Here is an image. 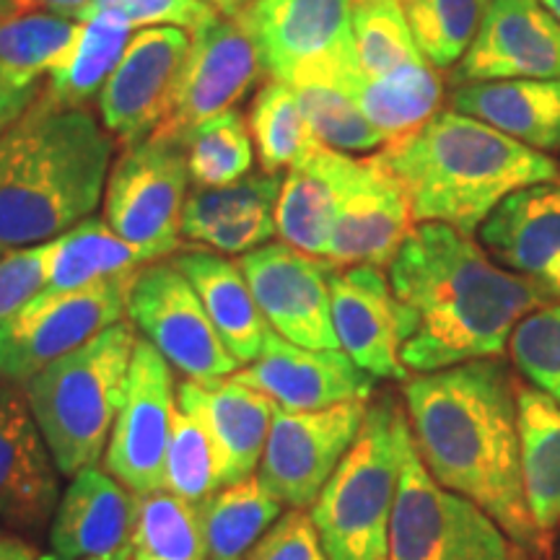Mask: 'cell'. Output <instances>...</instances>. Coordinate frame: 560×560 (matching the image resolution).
Listing matches in <instances>:
<instances>
[{"instance_id":"17","label":"cell","mask_w":560,"mask_h":560,"mask_svg":"<svg viewBox=\"0 0 560 560\" xmlns=\"http://www.w3.org/2000/svg\"><path fill=\"white\" fill-rule=\"evenodd\" d=\"M60 470L21 384H0V524L37 537L60 503Z\"/></svg>"},{"instance_id":"47","label":"cell","mask_w":560,"mask_h":560,"mask_svg":"<svg viewBox=\"0 0 560 560\" xmlns=\"http://www.w3.org/2000/svg\"><path fill=\"white\" fill-rule=\"evenodd\" d=\"M39 86L19 89L13 86L5 75H0V136H3V132L32 107L34 100L39 96Z\"/></svg>"},{"instance_id":"24","label":"cell","mask_w":560,"mask_h":560,"mask_svg":"<svg viewBox=\"0 0 560 560\" xmlns=\"http://www.w3.org/2000/svg\"><path fill=\"white\" fill-rule=\"evenodd\" d=\"M136 493L102 467L70 478L50 524V548L62 560H94L130 548Z\"/></svg>"},{"instance_id":"18","label":"cell","mask_w":560,"mask_h":560,"mask_svg":"<svg viewBox=\"0 0 560 560\" xmlns=\"http://www.w3.org/2000/svg\"><path fill=\"white\" fill-rule=\"evenodd\" d=\"M416 226L402 185L380 159H355L342 185L327 260L335 268H389Z\"/></svg>"},{"instance_id":"31","label":"cell","mask_w":560,"mask_h":560,"mask_svg":"<svg viewBox=\"0 0 560 560\" xmlns=\"http://www.w3.org/2000/svg\"><path fill=\"white\" fill-rule=\"evenodd\" d=\"M47 285L50 291H73L96 280L122 276L149 265V257L107 226V221L89 215L66 234L45 242Z\"/></svg>"},{"instance_id":"1","label":"cell","mask_w":560,"mask_h":560,"mask_svg":"<svg viewBox=\"0 0 560 560\" xmlns=\"http://www.w3.org/2000/svg\"><path fill=\"white\" fill-rule=\"evenodd\" d=\"M387 278L400 361L416 374L501 355L514 327L550 299L446 223H416Z\"/></svg>"},{"instance_id":"48","label":"cell","mask_w":560,"mask_h":560,"mask_svg":"<svg viewBox=\"0 0 560 560\" xmlns=\"http://www.w3.org/2000/svg\"><path fill=\"white\" fill-rule=\"evenodd\" d=\"M91 0H5L3 11L13 13H58L73 19Z\"/></svg>"},{"instance_id":"40","label":"cell","mask_w":560,"mask_h":560,"mask_svg":"<svg viewBox=\"0 0 560 560\" xmlns=\"http://www.w3.org/2000/svg\"><path fill=\"white\" fill-rule=\"evenodd\" d=\"M283 174L257 172L223 187H192L182 210V240L195 244L208 229L257 210H276Z\"/></svg>"},{"instance_id":"52","label":"cell","mask_w":560,"mask_h":560,"mask_svg":"<svg viewBox=\"0 0 560 560\" xmlns=\"http://www.w3.org/2000/svg\"><path fill=\"white\" fill-rule=\"evenodd\" d=\"M94 560H130V548H125L120 552H115V556H107V558H94Z\"/></svg>"},{"instance_id":"36","label":"cell","mask_w":560,"mask_h":560,"mask_svg":"<svg viewBox=\"0 0 560 560\" xmlns=\"http://www.w3.org/2000/svg\"><path fill=\"white\" fill-rule=\"evenodd\" d=\"M247 125L262 172L268 174H283V170L319 145L296 100V91L283 81L270 79L262 83L252 100Z\"/></svg>"},{"instance_id":"5","label":"cell","mask_w":560,"mask_h":560,"mask_svg":"<svg viewBox=\"0 0 560 560\" xmlns=\"http://www.w3.org/2000/svg\"><path fill=\"white\" fill-rule=\"evenodd\" d=\"M138 338L132 322L122 319L21 384L66 478L104 457L125 400Z\"/></svg>"},{"instance_id":"42","label":"cell","mask_w":560,"mask_h":560,"mask_svg":"<svg viewBox=\"0 0 560 560\" xmlns=\"http://www.w3.org/2000/svg\"><path fill=\"white\" fill-rule=\"evenodd\" d=\"M511 359L560 408V306H540L514 327Z\"/></svg>"},{"instance_id":"32","label":"cell","mask_w":560,"mask_h":560,"mask_svg":"<svg viewBox=\"0 0 560 560\" xmlns=\"http://www.w3.org/2000/svg\"><path fill=\"white\" fill-rule=\"evenodd\" d=\"M198 511L206 560H247L285 506L255 475L223 486Z\"/></svg>"},{"instance_id":"23","label":"cell","mask_w":560,"mask_h":560,"mask_svg":"<svg viewBox=\"0 0 560 560\" xmlns=\"http://www.w3.org/2000/svg\"><path fill=\"white\" fill-rule=\"evenodd\" d=\"M480 244L503 268L560 299V179L509 195L480 226Z\"/></svg>"},{"instance_id":"45","label":"cell","mask_w":560,"mask_h":560,"mask_svg":"<svg viewBox=\"0 0 560 560\" xmlns=\"http://www.w3.org/2000/svg\"><path fill=\"white\" fill-rule=\"evenodd\" d=\"M45 244L9 252V255L0 257V322L11 317L39 291H45Z\"/></svg>"},{"instance_id":"27","label":"cell","mask_w":560,"mask_h":560,"mask_svg":"<svg viewBox=\"0 0 560 560\" xmlns=\"http://www.w3.org/2000/svg\"><path fill=\"white\" fill-rule=\"evenodd\" d=\"M359 81V52H353L299 70L289 83L296 91V100L314 138L327 149L371 153L387 145L382 132L366 120L359 107V100H355Z\"/></svg>"},{"instance_id":"22","label":"cell","mask_w":560,"mask_h":560,"mask_svg":"<svg viewBox=\"0 0 560 560\" xmlns=\"http://www.w3.org/2000/svg\"><path fill=\"white\" fill-rule=\"evenodd\" d=\"M177 405L206 425L219 454L223 486L255 478L278 408L270 397L234 376L219 382L185 380L177 384Z\"/></svg>"},{"instance_id":"51","label":"cell","mask_w":560,"mask_h":560,"mask_svg":"<svg viewBox=\"0 0 560 560\" xmlns=\"http://www.w3.org/2000/svg\"><path fill=\"white\" fill-rule=\"evenodd\" d=\"M542 5L552 13V19H556L560 24V0H542Z\"/></svg>"},{"instance_id":"50","label":"cell","mask_w":560,"mask_h":560,"mask_svg":"<svg viewBox=\"0 0 560 560\" xmlns=\"http://www.w3.org/2000/svg\"><path fill=\"white\" fill-rule=\"evenodd\" d=\"M206 3L213 5V9L219 11L221 16H234V13L240 11L242 5L247 3V0H206Z\"/></svg>"},{"instance_id":"29","label":"cell","mask_w":560,"mask_h":560,"mask_svg":"<svg viewBox=\"0 0 560 560\" xmlns=\"http://www.w3.org/2000/svg\"><path fill=\"white\" fill-rule=\"evenodd\" d=\"M524 495L532 520L548 535L560 524V408L537 387L520 384Z\"/></svg>"},{"instance_id":"39","label":"cell","mask_w":560,"mask_h":560,"mask_svg":"<svg viewBox=\"0 0 560 560\" xmlns=\"http://www.w3.org/2000/svg\"><path fill=\"white\" fill-rule=\"evenodd\" d=\"M187 166L195 187H223L252 174L255 143L240 109L213 117L187 138Z\"/></svg>"},{"instance_id":"30","label":"cell","mask_w":560,"mask_h":560,"mask_svg":"<svg viewBox=\"0 0 560 560\" xmlns=\"http://www.w3.org/2000/svg\"><path fill=\"white\" fill-rule=\"evenodd\" d=\"M132 26L117 16L83 21L79 39L58 66L47 73L37 104L47 109H81L91 96L100 94L112 70L120 62L132 37Z\"/></svg>"},{"instance_id":"25","label":"cell","mask_w":560,"mask_h":560,"mask_svg":"<svg viewBox=\"0 0 560 560\" xmlns=\"http://www.w3.org/2000/svg\"><path fill=\"white\" fill-rule=\"evenodd\" d=\"M353 161L350 153L319 143L285 170L276 202V234L280 242L327 260L340 192Z\"/></svg>"},{"instance_id":"7","label":"cell","mask_w":560,"mask_h":560,"mask_svg":"<svg viewBox=\"0 0 560 560\" xmlns=\"http://www.w3.org/2000/svg\"><path fill=\"white\" fill-rule=\"evenodd\" d=\"M389 560H527L480 506L439 486L408 431L389 529Z\"/></svg>"},{"instance_id":"26","label":"cell","mask_w":560,"mask_h":560,"mask_svg":"<svg viewBox=\"0 0 560 560\" xmlns=\"http://www.w3.org/2000/svg\"><path fill=\"white\" fill-rule=\"evenodd\" d=\"M452 109L532 151H560V79L462 83L452 91Z\"/></svg>"},{"instance_id":"14","label":"cell","mask_w":560,"mask_h":560,"mask_svg":"<svg viewBox=\"0 0 560 560\" xmlns=\"http://www.w3.org/2000/svg\"><path fill=\"white\" fill-rule=\"evenodd\" d=\"M240 268L272 332L304 348H340L332 325L330 260L278 240L244 255Z\"/></svg>"},{"instance_id":"56","label":"cell","mask_w":560,"mask_h":560,"mask_svg":"<svg viewBox=\"0 0 560 560\" xmlns=\"http://www.w3.org/2000/svg\"><path fill=\"white\" fill-rule=\"evenodd\" d=\"M0 535H3V529H0Z\"/></svg>"},{"instance_id":"9","label":"cell","mask_w":560,"mask_h":560,"mask_svg":"<svg viewBox=\"0 0 560 560\" xmlns=\"http://www.w3.org/2000/svg\"><path fill=\"white\" fill-rule=\"evenodd\" d=\"M187 187L190 166L185 145L159 138L128 145L109 170L102 219L120 240L143 252L149 262L166 260L177 255L182 242Z\"/></svg>"},{"instance_id":"35","label":"cell","mask_w":560,"mask_h":560,"mask_svg":"<svg viewBox=\"0 0 560 560\" xmlns=\"http://www.w3.org/2000/svg\"><path fill=\"white\" fill-rule=\"evenodd\" d=\"M130 560H206L198 506L164 488L136 495Z\"/></svg>"},{"instance_id":"21","label":"cell","mask_w":560,"mask_h":560,"mask_svg":"<svg viewBox=\"0 0 560 560\" xmlns=\"http://www.w3.org/2000/svg\"><path fill=\"white\" fill-rule=\"evenodd\" d=\"M332 325L340 350L374 380H408L400 361L395 296L382 268L355 265L330 272Z\"/></svg>"},{"instance_id":"55","label":"cell","mask_w":560,"mask_h":560,"mask_svg":"<svg viewBox=\"0 0 560 560\" xmlns=\"http://www.w3.org/2000/svg\"><path fill=\"white\" fill-rule=\"evenodd\" d=\"M556 560H560V556H556Z\"/></svg>"},{"instance_id":"10","label":"cell","mask_w":560,"mask_h":560,"mask_svg":"<svg viewBox=\"0 0 560 560\" xmlns=\"http://www.w3.org/2000/svg\"><path fill=\"white\" fill-rule=\"evenodd\" d=\"M128 319L185 380L219 382L242 369L174 260L140 268L130 291Z\"/></svg>"},{"instance_id":"13","label":"cell","mask_w":560,"mask_h":560,"mask_svg":"<svg viewBox=\"0 0 560 560\" xmlns=\"http://www.w3.org/2000/svg\"><path fill=\"white\" fill-rule=\"evenodd\" d=\"M265 73L255 39L234 16H221L192 37L177 89L151 138L187 145L200 125L234 109Z\"/></svg>"},{"instance_id":"53","label":"cell","mask_w":560,"mask_h":560,"mask_svg":"<svg viewBox=\"0 0 560 560\" xmlns=\"http://www.w3.org/2000/svg\"><path fill=\"white\" fill-rule=\"evenodd\" d=\"M39 560H62L60 556H58V552H42V556H39Z\"/></svg>"},{"instance_id":"34","label":"cell","mask_w":560,"mask_h":560,"mask_svg":"<svg viewBox=\"0 0 560 560\" xmlns=\"http://www.w3.org/2000/svg\"><path fill=\"white\" fill-rule=\"evenodd\" d=\"M355 100L366 120L382 132L389 145L423 128L436 115L444 100V83L429 62L376 81L363 79L361 73Z\"/></svg>"},{"instance_id":"15","label":"cell","mask_w":560,"mask_h":560,"mask_svg":"<svg viewBox=\"0 0 560 560\" xmlns=\"http://www.w3.org/2000/svg\"><path fill=\"white\" fill-rule=\"evenodd\" d=\"M190 47L192 37L177 26H151L130 37L120 62L96 96L102 128L125 149L156 132Z\"/></svg>"},{"instance_id":"8","label":"cell","mask_w":560,"mask_h":560,"mask_svg":"<svg viewBox=\"0 0 560 560\" xmlns=\"http://www.w3.org/2000/svg\"><path fill=\"white\" fill-rule=\"evenodd\" d=\"M138 270L73 291H39L0 322V376L26 384L52 361L117 325L128 314Z\"/></svg>"},{"instance_id":"44","label":"cell","mask_w":560,"mask_h":560,"mask_svg":"<svg viewBox=\"0 0 560 560\" xmlns=\"http://www.w3.org/2000/svg\"><path fill=\"white\" fill-rule=\"evenodd\" d=\"M247 560H330L306 509H285Z\"/></svg>"},{"instance_id":"33","label":"cell","mask_w":560,"mask_h":560,"mask_svg":"<svg viewBox=\"0 0 560 560\" xmlns=\"http://www.w3.org/2000/svg\"><path fill=\"white\" fill-rule=\"evenodd\" d=\"M83 21L58 13H13L0 9V75L13 86L34 89L79 39Z\"/></svg>"},{"instance_id":"43","label":"cell","mask_w":560,"mask_h":560,"mask_svg":"<svg viewBox=\"0 0 560 560\" xmlns=\"http://www.w3.org/2000/svg\"><path fill=\"white\" fill-rule=\"evenodd\" d=\"M96 16H117L132 30L151 26H177L190 37L221 19V13L206 0H91L75 13V21Z\"/></svg>"},{"instance_id":"41","label":"cell","mask_w":560,"mask_h":560,"mask_svg":"<svg viewBox=\"0 0 560 560\" xmlns=\"http://www.w3.org/2000/svg\"><path fill=\"white\" fill-rule=\"evenodd\" d=\"M223 488L219 454L210 441L206 425L185 410L174 412L172 436L166 446L164 490L179 495L192 506H202L210 495Z\"/></svg>"},{"instance_id":"46","label":"cell","mask_w":560,"mask_h":560,"mask_svg":"<svg viewBox=\"0 0 560 560\" xmlns=\"http://www.w3.org/2000/svg\"><path fill=\"white\" fill-rule=\"evenodd\" d=\"M276 234V210H257V213L242 215V219L219 223L208 229L192 247L219 252V255H249V252L265 247Z\"/></svg>"},{"instance_id":"49","label":"cell","mask_w":560,"mask_h":560,"mask_svg":"<svg viewBox=\"0 0 560 560\" xmlns=\"http://www.w3.org/2000/svg\"><path fill=\"white\" fill-rule=\"evenodd\" d=\"M42 552H37L32 542H26L19 535H0V560H39Z\"/></svg>"},{"instance_id":"37","label":"cell","mask_w":560,"mask_h":560,"mask_svg":"<svg viewBox=\"0 0 560 560\" xmlns=\"http://www.w3.org/2000/svg\"><path fill=\"white\" fill-rule=\"evenodd\" d=\"M353 37L363 79H387L425 66L400 0H353Z\"/></svg>"},{"instance_id":"28","label":"cell","mask_w":560,"mask_h":560,"mask_svg":"<svg viewBox=\"0 0 560 560\" xmlns=\"http://www.w3.org/2000/svg\"><path fill=\"white\" fill-rule=\"evenodd\" d=\"M172 260L198 291L210 322L219 330L221 340L226 342L229 353L240 361V366L255 361L265 340H268L270 325L257 306L255 296H252L240 262L200 247L177 252V255H172Z\"/></svg>"},{"instance_id":"3","label":"cell","mask_w":560,"mask_h":560,"mask_svg":"<svg viewBox=\"0 0 560 560\" xmlns=\"http://www.w3.org/2000/svg\"><path fill=\"white\" fill-rule=\"evenodd\" d=\"M112 140L86 107L34 104L0 136V257L66 234L104 200Z\"/></svg>"},{"instance_id":"38","label":"cell","mask_w":560,"mask_h":560,"mask_svg":"<svg viewBox=\"0 0 560 560\" xmlns=\"http://www.w3.org/2000/svg\"><path fill=\"white\" fill-rule=\"evenodd\" d=\"M418 50L429 66L454 68L470 50L490 0H400Z\"/></svg>"},{"instance_id":"16","label":"cell","mask_w":560,"mask_h":560,"mask_svg":"<svg viewBox=\"0 0 560 560\" xmlns=\"http://www.w3.org/2000/svg\"><path fill=\"white\" fill-rule=\"evenodd\" d=\"M234 19L255 39L265 73L291 83L299 70L353 55V0H247Z\"/></svg>"},{"instance_id":"4","label":"cell","mask_w":560,"mask_h":560,"mask_svg":"<svg viewBox=\"0 0 560 560\" xmlns=\"http://www.w3.org/2000/svg\"><path fill=\"white\" fill-rule=\"evenodd\" d=\"M402 185L416 223H446L472 236L509 195L558 179L552 156L475 117L441 109L423 128L374 153Z\"/></svg>"},{"instance_id":"12","label":"cell","mask_w":560,"mask_h":560,"mask_svg":"<svg viewBox=\"0 0 560 560\" xmlns=\"http://www.w3.org/2000/svg\"><path fill=\"white\" fill-rule=\"evenodd\" d=\"M177 412L174 369L149 340L138 338L132 350L122 408L112 425L104 470L130 493L143 495L164 488L166 446Z\"/></svg>"},{"instance_id":"19","label":"cell","mask_w":560,"mask_h":560,"mask_svg":"<svg viewBox=\"0 0 560 560\" xmlns=\"http://www.w3.org/2000/svg\"><path fill=\"white\" fill-rule=\"evenodd\" d=\"M560 79V24L542 0H490L452 83Z\"/></svg>"},{"instance_id":"54","label":"cell","mask_w":560,"mask_h":560,"mask_svg":"<svg viewBox=\"0 0 560 560\" xmlns=\"http://www.w3.org/2000/svg\"><path fill=\"white\" fill-rule=\"evenodd\" d=\"M0 9H5V0H0Z\"/></svg>"},{"instance_id":"20","label":"cell","mask_w":560,"mask_h":560,"mask_svg":"<svg viewBox=\"0 0 560 560\" xmlns=\"http://www.w3.org/2000/svg\"><path fill=\"white\" fill-rule=\"evenodd\" d=\"M236 382L262 392L283 410H325L332 405L366 400L376 380L359 369L340 348H304L268 332L255 361L234 374Z\"/></svg>"},{"instance_id":"6","label":"cell","mask_w":560,"mask_h":560,"mask_svg":"<svg viewBox=\"0 0 560 560\" xmlns=\"http://www.w3.org/2000/svg\"><path fill=\"white\" fill-rule=\"evenodd\" d=\"M408 412L395 397L369 405L359 439L322 488L310 516L330 560H389Z\"/></svg>"},{"instance_id":"11","label":"cell","mask_w":560,"mask_h":560,"mask_svg":"<svg viewBox=\"0 0 560 560\" xmlns=\"http://www.w3.org/2000/svg\"><path fill=\"white\" fill-rule=\"evenodd\" d=\"M366 410V400L301 412L276 408L257 478L285 509L310 511L359 439Z\"/></svg>"},{"instance_id":"2","label":"cell","mask_w":560,"mask_h":560,"mask_svg":"<svg viewBox=\"0 0 560 560\" xmlns=\"http://www.w3.org/2000/svg\"><path fill=\"white\" fill-rule=\"evenodd\" d=\"M516 397L520 387L499 359L459 363L405 384L410 431L431 478L537 552L545 535L524 495Z\"/></svg>"}]
</instances>
